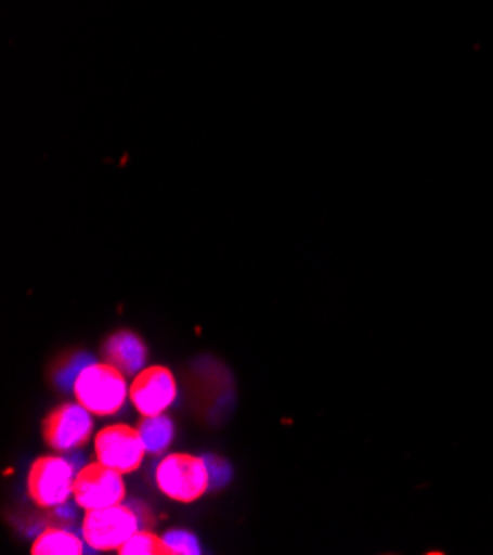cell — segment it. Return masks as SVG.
<instances>
[{
    "label": "cell",
    "mask_w": 493,
    "mask_h": 555,
    "mask_svg": "<svg viewBox=\"0 0 493 555\" xmlns=\"http://www.w3.org/2000/svg\"><path fill=\"white\" fill-rule=\"evenodd\" d=\"M76 472L67 459L42 456L38 459L27 478V489L31 501L42 509H59L67 505L69 495L74 493Z\"/></svg>",
    "instance_id": "obj_3"
},
{
    "label": "cell",
    "mask_w": 493,
    "mask_h": 555,
    "mask_svg": "<svg viewBox=\"0 0 493 555\" xmlns=\"http://www.w3.org/2000/svg\"><path fill=\"white\" fill-rule=\"evenodd\" d=\"M157 487L173 501L193 503L210 487V469L204 459L191 454H171L157 465Z\"/></svg>",
    "instance_id": "obj_2"
},
{
    "label": "cell",
    "mask_w": 493,
    "mask_h": 555,
    "mask_svg": "<svg viewBox=\"0 0 493 555\" xmlns=\"http://www.w3.org/2000/svg\"><path fill=\"white\" fill-rule=\"evenodd\" d=\"M91 412L85 405H63L44 421V440L56 450H72L91 436Z\"/></svg>",
    "instance_id": "obj_8"
},
{
    "label": "cell",
    "mask_w": 493,
    "mask_h": 555,
    "mask_svg": "<svg viewBox=\"0 0 493 555\" xmlns=\"http://www.w3.org/2000/svg\"><path fill=\"white\" fill-rule=\"evenodd\" d=\"M127 495L122 474L98 463L85 465L74 480V498L85 512L120 505Z\"/></svg>",
    "instance_id": "obj_5"
},
{
    "label": "cell",
    "mask_w": 493,
    "mask_h": 555,
    "mask_svg": "<svg viewBox=\"0 0 493 555\" xmlns=\"http://www.w3.org/2000/svg\"><path fill=\"white\" fill-rule=\"evenodd\" d=\"M127 374L114 363H89L74 380V395L91 414L112 416L129 395Z\"/></svg>",
    "instance_id": "obj_1"
},
{
    "label": "cell",
    "mask_w": 493,
    "mask_h": 555,
    "mask_svg": "<svg viewBox=\"0 0 493 555\" xmlns=\"http://www.w3.org/2000/svg\"><path fill=\"white\" fill-rule=\"evenodd\" d=\"M138 431L144 440L148 454H161L173 440V423L164 414L144 416L138 425Z\"/></svg>",
    "instance_id": "obj_11"
},
{
    "label": "cell",
    "mask_w": 493,
    "mask_h": 555,
    "mask_svg": "<svg viewBox=\"0 0 493 555\" xmlns=\"http://www.w3.org/2000/svg\"><path fill=\"white\" fill-rule=\"evenodd\" d=\"M138 531V514L122 503L104 509H91L82 520L85 542L95 551H118Z\"/></svg>",
    "instance_id": "obj_4"
},
{
    "label": "cell",
    "mask_w": 493,
    "mask_h": 555,
    "mask_svg": "<svg viewBox=\"0 0 493 555\" xmlns=\"http://www.w3.org/2000/svg\"><path fill=\"white\" fill-rule=\"evenodd\" d=\"M129 397L142 416H155L176 401L178 385L171 370L153 365L135 374L129 387Z\"/></svg>",
    "instance_id": "obj_7"
},
{
    "label": "cell",
    "mask_w": 493,
    "mask_h": 555,
    "mask_svg": "<svg viewBox=\"0 0 493 555\" xmlns=\"http://www.w3.org/2000/svg\"><path fill=\"white\" fill-rule=\"evenodd\" d=\"M146 446L138 429L129 425H108L95 436V456L102 465L120 474H131L142 465Z\"/></svg>",
    "instance_id": "obj_6"
},
{
    "label": "cell",
    "mask_w": 493,
    "mask_h": 555,
    "mask_svg": "<svg viewBox=\"0 0 493 555\" xmlns=\"http://www.w3.org/2000/svg\"><path fill=\"white\" fill-rule=\"evenodd\" d=\"M120 555H173L171 546L164 542V538H157L151 531H138L133 533L120 548Z\"/></svg>",
    "instance_id": "obj_12"
},
{
    "label": "cell",
    "mask_w": 493,
    "mask_h": 555,
    "mask_svg": "<svg viewBox=\"0 0 493 555\" xmlns=\"http://www.w3.org/2000/svg\"><path fill=\"white\" fill-rule=\"evenodd\" d=\"M164 542L171 546L173 555H195V553H199L197 540L186 531H171V533L164 535Z\"/></svg>",
    "instance_id": "obj_13"
},
{
    "label": "cell",
    "mask_w": 493,
    "mask_h": 555,
    "mask_svg": "<svg viewBox=\"0 0 493 555\" xmlns=\"http://www.w3.org/2000/svg\"><path fill=\"white\" fill-rule=\"evenodd\" d=\"M104 352L108 363H114L125 374H138L146 361L144 344L135 335H131V332H118V335H114L108 339Z\"/></svg>",
    "instance_id": "obj_9"
},
{
    "label": "cell",
    "mask_w": 493,
    "mask_h": 555,
    "mask_svg": "<svg viewBox=\"0 0 493 555\" xmlns=\"http://www.w3.org/2000/svg\"><path fill=\"white\" fill-rule=\"evenodd\" d=\"M82 540L67 529H47L31 544V555H80Z\"/></svg>",
    "instance_id": "obj_10"
}]
</instances>
